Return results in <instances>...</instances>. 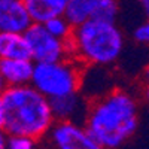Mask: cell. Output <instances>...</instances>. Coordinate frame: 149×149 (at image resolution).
<instances>
[{"label": "cell", "instance_id": "9", "mask_svg": "<svg viewBox=\"0 0 149 149\" xmlns=\"http://www.w3.org/2000/svg\"><path fill=\"white\" fill-rule=\"evenodd\" d=\"M34 60L31 58H0V73L8 86L31 84Z\"/></svg>", "mask_w": 149, "mask_h": 149}, {"label": "cell", "instance_id": "15", "mask_svg": "<svg viewBox=\"0 0 149 149\" xmlns=\"http://www.w3.org/2000/svg\"><path fill=\"white\" fill-rule=\"evenodd\" d=\"M36 139L30 137V136L24 134H9L8 136V143L6 148L9 149H31L36 145Z\"/></svg>", "mask_w": 149, "mask_h": 149}, {"label": "cell", "instance_id": "3", "mask_svg": "<svg viewBox=\"0 0 149 149\" xmlns=\"http://www.w3.org/2000/svg\"><path fill=\"white\" fill-rule=\"evenodd\" d=\"M73 57L82 64L106 67L115 64L124 51V34L116 22L90 18L74 27L70 37Z\"/></svg>", "mask_w": 149, "mask_h": 149}, {"label": "cell", "instance_id": "12", "mask_svg": "<svg viewBox=\"0 0 149 149\" xmlns=\"http://www.w3.org/2000/svg\"><path fill=\"white\" fill-rule=\"evenodd\" d=\"M63 15L73 26V29L81 26V24H84L86 19L91 18L90 0H69Z\"/></svg>", "mask_w": 149, "mask_h": 149}, {"label": "cell", "instance_id": "8", "mask_svg": "<svg viewBox=\"0 0 149 149\" xmlns=\"http://www.w3.org/2000/svg\"><path fill=\"white\" fill-rule=\"evenodd\" d=\"M33 22L24 0H0V31L24 33Z\"/></svg>", "mask_w": 149, "mask_h": 149}, {"label": "cell", "instance_id": "13", "mask_svg": "<svg viewBox=\"0 0 149 149\" xmlns=\"http://www.w3.org/2000/svg\"><path fill=\"white\" fill-rule=\"evenodd\" d=\"M91 18L116 22L119 14L118 0H90Z\"/></svg>", "mask_w": 149, "mask_h": 149}, {"label": "cell", "instance_id": "2", "mask_svg": "<svg viewBox=\"0 0 149 149\" xmlns=\"http://www.w3.org/2000/svg\"><path fill=\"white\" fill-rule=\"evenodd\" d=\"M3 130L9 134H24L39 140L48 134L55 118L46 95L31 84L8 86L3 91Z\"/></svg>", "mask_w": 149, "mask_h": 149}, {"label": "cell", "instance_id": "11", "mask_svg": "<svg viewBox=\"0 0 149 149\" xmlns=\"http://www.w3.org/2000/svg\"><path fill=\"white\" fill-rule=\"evenodd\" d=\"M69 0H24L34 22H45L49 18L63 15Z\"/></svg>", "mask_w": 149, "mask_h": 149}, {"label": "cell", "instance_id": "1", "mask_svg": "<svg viewBox=\"0 0 149 149\" xmlns=\"http://www.w3.org/2000/svg\"><path fill=\"white\" fill-rule=\"evenodd\" d=\"M84 125L100 149L119 148L137 131L139 104L133 94L115 88L90 100Z\"/></svg>", "mask_w": 149, "mask_h": 149}, {"label": "cell", "instance_id": "17", "mask_svg": "<svg viewBox=\"0 0 149 149\" xmlns=\"http://www.w3.org/2000/svg\"><path fill=\"white\" fill-rule=\"evenodd\" d=\"M139 5L142 6V10H143V14L145 17L149 19V0H137Z\"/></svg>", "mask_w": 149, "mask_h": 149}, {"label": "cell", "instance_id": "18", "mask_svg": "<svg viewBox=\"0 0 149 149\" xmlns=\"http://www.w3.org/2000/svg\"><path fill=\"white\" fill-rule=\"evenodd\" d=\"M8 143V134L5 133L3 128H0V149H5Z\"/></svg>", "mask_w": 149, "mask_h": 149}, {"label": "cell", "instance_id": "22", "mask_svg": "<svg viewBox=\"0 0 149 149\" xmlns=\"http://www.w3.org/2000/svg\"><path fill=\"white\" fill-rule=\"evenodd\" d=\"M148 66H149V60H148Z\"/></svg>", "mask_w": 149, "mask_h": 149}, {"label": "cell", "instance_id": "14", "mask_svg": "<svg viewBox=\"0 0 149 149\" xmlns=\"http://www.w3.org/2000/svg\"><path fill=\"white\" fill-rule=\"evenodd\" d=\"M45 27L48 29L49 33H52L54 36L60 37L63 40H70L72 33H73V26L66 19L64 15H57L49 18L48 21L43 22Z\"/></svg>", "mask_w": 149, "mask_h": 149}, {"label": "cell", "instance_id": "10", "mask_svg": "<svg viewBox=\"0 0 149 149\" xmlns=\"http://www.w3.org/2000/svg\"><path fill=\"white\" fill-rule=\"evenodd\" d=\"M0 58H31L24 33L0 31Z\"/></svg>", "mask_w": 149, "mask_h": 149}, {"label": "cell", "instance_id": "5", "mask_svg": "<svg viewBox=\"0 0 149 149\" xmlns=\"http://www.w3.org/2000/svg\"><path fill=\"white\" fill-rule=\"evenodd\" d=\"M27 43L31 51V58L34 63L58 61L73 57L70 40H63L49 33L43 22H33L24 31Z\"/></svg>", "mask_w": 149, "mask_h": 149}, {"label": "cell", "instance_id": "7", "mask_svg": "<svg viewBox=\"0 0 149 149\" xmlns=\"http://www.w3.org/2000/svg\"><path fill=\"white\" fill-rule=\"evenodd\" d=\"M49 103H51V109L55 119H69L85 124L90 109V102L79 91L49 98Z\"/></svg>", "mask_w": 149, "mask_h": 149}, {"label": "cell", "instance_id": "16", "mask_svg": "<svg viewBox=\"0 0 149 149\" xmlns=\"http://www.w3.org/2000/svg\"><path fill=\"white\" fill-rule=\"evenodd\" d=\"M133 39L139 45L149 46V19L148 18H146V21H143L142 24H139V26L134 29Z\"/></svg>", "mask_w": 149, "mask_h": 149}, {"label": "cell", "instance_id": "21", "mask_svg": "<svg viewBox=\"0 0 149 149\" xmlns=\"http://www.w3.org/2000/svg\"><path fill=\"white\" fill-rule=\"evenodd\" d=\"M0 128H3V104H2V97H0Z\"/></svg>", "mask_w": 149, "mask_h": 149}, {"label": "cell", "instance_id": "4", "mask_svg": "<svg viewBox=\"0 0 149 149\" xmlns=\"http://www.w3.org/2000/svg\"><path fill=\"white\" fill-rule=\"evenodd\" d=\"M82 63L69 57L58 61L34 63L31 85L48 98L72 94L82 86Z\"/></svg>", "mask_w": 149, "mask_h": 149}, {"label": "cell", "instance_id": "6", "mask_svg": "<svg viewBox=\"0 0 149 149\" xmlns=\"http://www.w3.org/2000/svg\"><path fill=\"white\" fill-rule=\"evenodd\" d=\"M46 136L51 145L58 149H100L81 122L55 119Z\"/></svg>", "mask_w": 149, "mask_h": 149}, {"label": "cell", "instance_id": "19", "mask_svg": "<svg viewBox=\"0 0 149 149\" xmlns=\"http://www.w3.org/2000/svg\"><path fill=\"white\" fill-rule=\"evenodd\" d=\"M142 95H143V98L149 103V81H146V82H143V90H142Z\"/></svg>", "mask_w": 149, "mask_h": 149}, {"label": "cell", "instance_id": "20", "mask_svg": "<svg viewBox=\"0 0 149 149\" xmlns=\"http://www.w3.org/2000/svg\"><path fill=\"white\" fill-rule=\"evenodd\" d=\"M8 88V84H6V81L3 79V76H2V73H0V95L3 94V91Z\"/></svg>", "mask_w": 149, "mask_h": 149}]
</instances>
